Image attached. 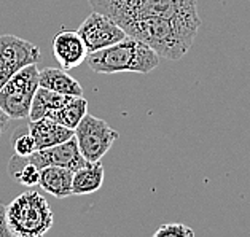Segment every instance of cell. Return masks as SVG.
<instances>
[{"label": "cell", "instance_id": "cell-1", "mask_svg": "<svg viewBox=\"0 0 250 237\" xmlns=\"http://www.w3.org/2000/svg\"><path fill=\"white\" fill-rule=\"evenodd\" d=\"M127 37L148 45L158 56L179 60L190 51L201 27V20L148 16L120 24Z\"/></svg>", "mask_w": 250, "mask_h": 237}, {"label": "cell", "instance_id": "cell-2", "mask_svg": "<svg viewBox=\"0 0 250 237\" xmlns=\"http://www.w3.org/2000/svg\"><path fill=\"white\" fill-rule=\"evenodd\" d=\"M160 59L148 45L137 39L126 37L115 45L88 53L86 64L96 74H150L160 65Z\"/></svg>", "mask_w": 250, "mask_h": 237}, {"label": "cell", "instance_id": "cell-3", "mask_svg": "<svg viewBox=\"0 0 250 237\" xmlns=\"http://www.w3.org/2000/svg\"><path fill=\"white\" fill-rule=\"evenodd\" d=\"M94 11L110 16L123 24L148 16L201 20L196 0H89Z\"/></svg>", "mask_w": 250, "mask_h": 237}, {"label": "cell", "instance_id": "cell-4", "mask_svg": "<svg viewBox=\"0 0 250 237\" xmlns=\"http://www.w3.org/2000/svg\"><path fill=\"white\" fill-rule=\"evenodd\" d=\"M7 223L15 237H42L51 229L54 215L40 193L27 190L7 205Z\"/></svg>", "mask_w": 250, "mask_h": 237}, {"label": "cell", "instance_id": "cell-5", "mask_svg": "<svg viewBox=\"0 0 250 237\" xmlns=\"http://www.w3.org/2000/svg\"><path fill=\"white\" fill-rule=\"evenodd\" d=\"M39 89V67L30 64L10 78L0 88V108L10 119L29 118L35 91Z\"/></svg>", "mask_w": 250, "mask_h": 237}, {"label": "cell", "instance_id": "cell-6", "mask_svg": "<svg viewBox=\"0 0 250 237\" xmlns=\"http://www.w3.org/2000/svg\"><path fill=\"white\" fill-rule=\"evenodd\" d=\"M75 138L83 158L89 162L101 161L118 140V132L107 121L86 113L75 127Z\"/></svg>", "mask_w": 250, "mask_h": 237}, {"label": "cell", "instance_id": "cell-7", "mask_svg": "<svg viewBox=\"0 0 250 237\" xmlns=\"http://www.w3.org/2000/svg\"><path fill=\"white\" fill-rule=\"evenodd\" d=\"M40 59L42 51L37 45L16 35H0V88L16 72L30 64H37Z\"/></svg>", "mask_w": 250, "mask_h": 237}, {"label": "cell", "instance_id": "cell-8", "mask_svg": "<svg viewBox=\"0 0 250 237\" xmlns=\"http://www.w3.org/2000/svg\"><path fill=\"white\" fill-rule=\"evenodd\" d=\"M77 32L83 39L84 45L88 48V53L115 45L127 37L123 27L117 21H113L110 16L101 13V11L91 13L82 22Z\"/></svg>", "mask_w": 250, "mask_h": 237}, {"label": "cell", "instance_id": "cell-9", "mask_svg": "<svg viewBox=\"0 0 250 237\" xmlns=\"http://www.w3.org/2000/svg\"><path fill=\"white\" fill-rule=\"evenodd\" d=\"M24 158H26V161L32 162L39 169H43L46 166H59V167L70 169L72 172L78 171V169L83 167L88 162L80 153L75 136L62 143L54 145L51 148L35 150L32 155Z\"/></svg>", "mask_w": 250, "mask_h": 237}, {"label": "cell", "instance_id": "cell-10", "mask_svg": "<svg viewBox=\"0 0 250 237\" xmlns=\"http://www.w3.org/2000/svg\"><path fill=\"white\" fill-rule=\"evenodd\" d=\"M53 54L64 70H70L86 60L88 48L77 30H61L53 39Z\"/></svg>", "mask_w": 250, "mask_h": 237}, {"label": "cell", "instance_id": "cell-11", "mask_svg": "<svg viewBox=\"0 0 250 237\" xmlns=\"http://www.w3.org/2000/svg\"><path fill=\"white\" fill-rule=\"evenodd\" d=\"M29 134L34 137L37 150L51 148L54 145L62 143L75 136L74 129H69V127L56 123V121L48 117L30 121Z\"/></svg>", "mask_w": 250, "mask_h": 237}, {"label": "cell", "instance_id": "cell-12", "mask_svg": "<svg viewBox=\"0 0 250 237\" xmlns=\"http://www.w3.org/2000/svg\"><path fill=\"white\" fill-rule=\"evenodd\" d=\"M72 178H74V172L70 169L46 166L40 169L39 186L51 196L64 199L72 196Z\"/></svg>", "mask_w": 250, "mask_h": 237}, {"label": "cell", "instance_id": "cell-13", "mask_svg": "<svg viewBox=\"0 0 250 237\" xmlns=\"http://www.w3.org/2000/svg\"><path fill=\"white\" fill-rule=\"evenodd\" d=\"M39 86L65 96H83V86L62 67H45L39 70Z\"/></svg>", "mask_w": 250, "mask_h": 237}, {"label": "cell", "instance_id": "cell-14", "mask_svg": "<svg viewBox=\"0 0 250 237\" xmlns=\"http://www.w3.org/2000/svg\"><path fill=\"white\" fill-rule=\"evenodd\" d=\"M104 183V166L101 161L86 162L83 167L74 172L72 178V194H93L101 190Z\"/></svg>", "mask_w": 250, "mask_h": 237}, {"label": "cell", "instance_id": "cell-15", "mask_svg": "<svg viewBox=\"0 0 250 237\" xmlns=\"http://www.w3.org/2000/svg\"><path fill=\"white\" fill-rule=\"evenodd\" d=\"M86 113H88V100L83 96H69L62 105L48 113V118H51L56 123L75 131V127Z\"/></svg>", "mask_w": 250, "mask_h": 237}, {"label": "cell", "instance_id": "cell-16", "mask_svg": "<svg viewBox=\"0 0 250 237\" xmlns=\"http://www.w3.org/2000/svg\"><path fill=\"white\" fill-rule=\"evenodd\" d=\"M67 97L69 96L54 93V91H51V89L39 86V89L35 91V94H34L32 105H30L29 121L48 117V113L64 104V102L67 100Z\"/></svg>", "mask_w": 250, "mask_h": 237}, {"label": "cell", "instance_id": "cell-17", "mask_svg": "<svg viewBox=\"0 0 250 237\" xmlns=\"http://www.w3.org/2000/svg\"><path fill=\"white\" fill-rule=\"evenodd\" d=\"M172 236H179V237H193L194 231L191 228H188L184 223H167L161 226L160 229L155 233V237H172Z\"/></svg>", "mask_w": 250, "mask_h": 237}, {"label": "cell", "instance_id": "cell-18", "mask_svg": "<svg viewBox=\"0 0 250 237\" xmlns=\"http://www.w3.org/2000/svg\"><path fill=\"white\" fill-rule=\"evenodd\" d=\"M13 148L16 151V155L20 156H29L32 155L35 150V140L34 137L30 136V134H21V136H18L16 138H13Z\"/></svg>", "mask_w": 250, "mask_h": 237}, {"label": "cell", "instance_id": "cell-19", "mask_svg": "<svg viewBox=\"0 0 250 237\" xmlns=\"http://www.w3.org/2000/svg\"><path fill=\"white\" fill-rule=\"evenodd\" d=\"M0 237H11L8 223H7V205L0 202Z\"/></svg>", "mask_w": 250, "mask_h": 237}, {"label": "cell", "instance_id": "cell-20", "mask_svg": "<svg viewBox=\"0 0 250 237\" xmlns=\"http://www.w3.org/2000/svg\"><path fill=\"white\" fill-rule=\"evenodd\" d=\"M8 123H10V117L0 108V136H2L3 131L8 127Z\"/></svg>", "mask_w": 250, "mask_h": 237}]
</instances>
